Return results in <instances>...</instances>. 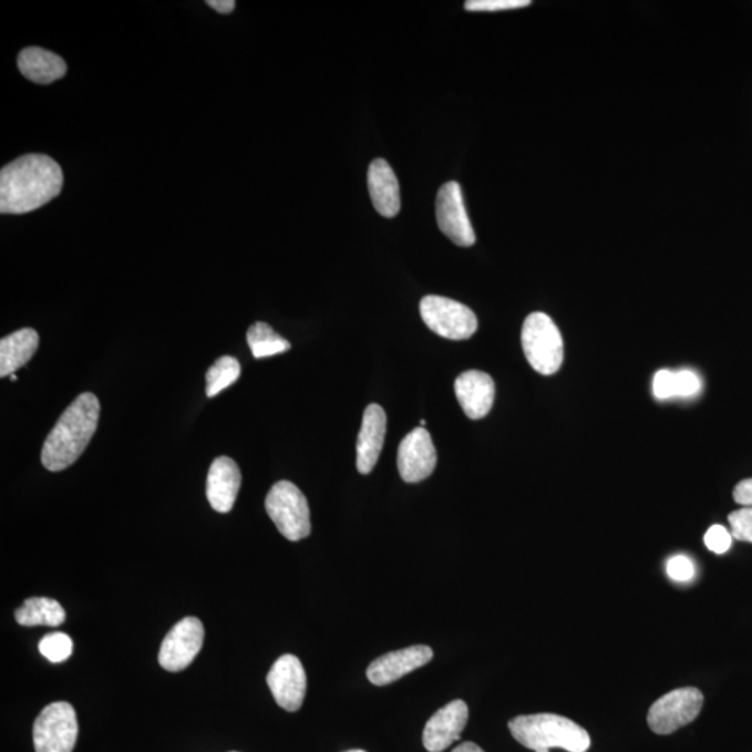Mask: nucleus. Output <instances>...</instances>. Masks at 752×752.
Listing matches in <instances>:
<instances>
[{
    "label": "nucleus",
    "mask_w": 752,
    "mask_h": 752,
    "mask_svg": "<svg viewBox=\"0 0 752 752\" xmlns=\"http://www.w3.org/2000/svg\"><path fill=\"white\" fill-rule=\"evenodd\" d=\"M62 188L63 172L55 159L42 154L21 156L0 172V213H32L56 198Z\"/></svg>",
    "instance_id": "nucleus-1"
},
{
    "label": "nucleus",
    "mask_w": 752,
    "mask_h": 752,
    "mask_svg": "<svg viewBox=\"0 0 752 752\" xmlns=\"http://www.w3.org/2000/svg\"><path fill=\"white\" fill-rule=\"evenodd\" d=\"M101 414L99 398L92 393L80 394L69 405L43 443V467L52 473L62 472L78 462L95 435Z\"/></svg>",
    "instance_id": "nucleus-2"
},
{
    "label": "nucleus",
    "mask_w": 752,
    "mask_h": 752,
    "mask_svg": "<svg viewBox=\"0 0 752 752\" xmlns=\"http://www.w3.org/2000/svg\"><path fill=\"white\" fill-rule=\"evenodd\" d=\"M508 730L518 743L535 752H549L552 749L587 752L591 746L586 729L554 713L514 718L508 722Z\"/></svg>",
    "instance_id": "nucleus-3"
},
{
    "label": "nucleus",
    "mask_w": 752,
    "mask_h": 752,
    "mask_svg": "<svg viewBox=\"0 0 752 752\" xmlns=\"http://www.w3.org/2000/svg\"><path fill=\"white\" fill-rule=\"evenodd\" d=\"M270 521L286 539L301 540L311 534L310 506L307 497L290 481H279L265 501Z\"/></svg>",
    "instance_id": "nucleus-4"
},
{
    "label": "nucleus",
    "mask_w": 752,
    "mask_h": 752,
    "mask_svg": "<svg viewBox=\"0 0 752 752\" xmlns=\"http://www.w3.org/2000/svg\"><path fill=\"white\" fill-rule=\"evenodd\" d=\"M522 344L529 365L543 375H554L562 367L565 349L554 321L544 312H534L523 325Z\"/></svg>",
    "instance_id": "nucleus-5"
},
{
    "label": "nucleus",
    "mask_w": 752,
    "mask_h": 752,
    "mask_svg": "<svg viewBox=\"0 0 752 752\" xmlns=\"http://www.w3.org/2000/svg\"><path fill=\"white\" fill-rule=\"evenodd\" d=\"M78 735V715L63 701L43 708L32 729L35 752H73Z\"/></svg>",
    "instance_id": "nucleus-6"
},
{
    "label": "nucleus",
    "mask_w": 752,
    "mask_h": 752,
    "mask_svg": "<svg viewBox=\"0 0 752 752\" xmlns=\"http://www.w3.org/2000/svg\"><path fill=\"white\" fill-rule=\"evenodd\" d=\"M420 312L426 327L440 337L467 340L478 329V319L467 306L441 296H426L421 300Z\"/></svg>",
    "instance_id": "nucleus-7"
},
{
    "label": "nucleus",
    "mask_w": 752,
    "mask_h": 752,
    "mask_svg": "<svg viewBox=\"0 0 752 752\" xmlns=\"http://www.w3.org/2000/svg\"><path fill=\"white\" fill-rule=\"evenodd\" d=\"M703 705L702 692L696 687H684L668 692L653 702L648 712V724L653 733L667 735L694 722Z\"/></svg>",
    "instance_id": "nucleus-8"
},
{
    "label": "nucleus",
    "mask_w": 752,
    "mask_h": 752,
    "mask_svg": "<svg viewBox=\"0 0 752 752\" xmlns=\"http://www.w3.org/2000/svg\"><path fill=\"white\" fill-rule=\"evenodd\" d=\"M204 626L197 618H186L167 632L159 649V665L167 672L190 667L204 643Z\"/></svg>",
    "instance_id": "nucleus-9"
},
{
    "label": "nucleus",
    "mask_w": 752,
    "mask_h": 752,
    "mask_svg": "<svg viewBox=\"0 0 752 752\" xmlns=\"http://www.w3.org/2000/svg\"><path fill=\"white\" fill-rule=\"evenodd\" d=\"M436 220L443 235L454 245L472 247L475 233L464 207L462 187L456 182L443 184L436 197Z\"/></svg>",
    "instance_id": "nucleus-10"
},
{
    "label": "nucleus",
    "mask_w": 752,
    "mask_h": 752,
    "mask_svg": "<svg viewBox=\"0 0 752 752\" xmlns=\"http://www.w3.org/2000/svg\"><path fill=\"white\" fill-rule=\"evenodd\" d=\"M270 692L280 708L299 711L307 694V674L300 659L284 655L274 663L267 676Z\"/></svg>",
    "instance_id": "nucleus-11"
},
{
    "label": "nucleus",
    "mask_w": 752,
    "mask_h": 752,
    "mask_svg": "<svg viewBox=\"0 0 752 752\" xmlns=\"http://www.w3.org/2000/svg\"><path fill=\"white\" fill-rule=\"evenodd\" d=\"M436 462V449L425 429L411 431L400 443L398 468L405 483L415 484L429 478L434 473Z\"/></svg>",
    "instance_id": "nucleus-12"
},
{
    "label": "nucleus",
    "mask_w": 752,
    "mask_h": 752,
    "mask_svg": "<svg viewBox=\"0 0 752 752\" xmlns=\"http://www.w3.org/2000/svg\"><path fill=\"white\" fill-rule=\"evenodd\" d=\"M434 658V651L429 646H413L400 651L382 655L367 669V678L375 686H388L425 667Z\"/></svg>",
    "instance_id": "nucleus-13"
},
{
    "label": "nucleus",
    "mask_w": 752,
    "mask_h": 752,
    "mask_svg": "<svg viewBox=\"0 0 752 752\" xmlns=\"http://www.w3.org/2000/svg\"><path fill=\"white\" fill-rule=\"evenodd\" d=\"M468 721V707L462 700L449 702L425 724L422 743L426 751L442 752L462 738Z\"/></svg>",
    "instance_id": "nucleus-14"
},
{
    "label": "nucleus",
    "mask_w": 752,
    "mask_h": 752,
    "mask_svg": "<svg viewBox=\"0 0 752 752\" xmlns=\"http://www.w3.org/2000/svg\"><path fill=\"white\" fill-rule=\"evenodd\" d=\"M387 413L380 404H370L362 415L359 440H357V470L370 474L380 459L387 436Z\"/></svg>",
    "instance_id": "nucleus-15"
},
{
    "label": "nucleus",
    "mask_w": 752,
    "mask_h": 752,
    "mask_svg": "<svg viewBox=\"0 0 752 752\" xmlns=\"http://www.w3.org/2000/svg\"><path fill=\"white\" fill-rule=\"evenodd\" d=\"M454 392H456L459 403L468 419H484L494 405L495 383L488 373L481 371L463 372L454 383Z\"/></svg>",
    "instance_id": "nucleus-16"
},
{
    "label": "nucleus",
    "mask_w": 752,
    "mask_h": 752,
    "mask_svg": "<svg viewBox=\"0 0 752 752\" xmlns=\"http://www.w3.org/2000/svg\"><path fill=\"white\" fill-rule=\"evenodd\" d=\"M241 486V473L235 460L222 456L210 464L207 478V497L215 512L229 513L235 506Z\"/></svg>",
    "instance_id": "nucleus-17"
},
{
    "label": "nucleus",
    "mask_w": 752,
    "mask_h": 752,
    "mask_svg": "<svg viewBox=\"0 0 752 752\" xmlns=\"http://www.w3.org/2000/svg\"><path fill=\"white\" fill-rule=\"evenodd\" d=\"M368 190L378 214L394 218L400 213L402 203L398 177L385 159L371 162L368 169Z\"/></svg>",
    "instance_id": "nucleus-18"
},
{
    "label": "nucleus",
    "mask_w": 752,
    "mask_h": 752,
    "mask_svg": "<svg viewBox=\"0 0 752 752\" xmlns=\"http://www.w3.org/2000/svg\"><path fill=\"white\" fill-rule=\"evenodd\" d=\"M18 66L25 79L43 85L63 79L68 72V64L61 56L35 47L20 52Z\"/></svg>",
    "instance_id": "nucleus-19"
},
{
    "label": "nucleus",
    "mask_w": 752,
    "mask_h": 752,
    "mask_svg": "<svg viewBox=\"0 0 752 752\" xmlns=\"http://www.w3.org/2000/svg\"><path fill=\"white\" fill-rule=\"evenodd\" d=\"M40 337L35 329L24 328L0 340V378L13 375L37 353Z\"/></svg>",
    "instance_id": "nucleus-20"
},
{
    "label": "nucleus",
    "mask_w": 752,
    "mask_h": 752,
    "mask_svg": "<svg viewBox=\"0 0 752 752\" xmlns=\"http://www.w3.org/2000/svg\"><path fill=\"white\" fill-rule=\"evenodd\" d=\"M14 618L24 627H58L66 620V612L55 599L30 598L16 610Z\"/></svg>",
    "instance_id": "nucleus-21"
},
{
    "label": "nucleus",
    "mask_w": 752,
    "mask_h": 752,
    "mask_svg": "<svg viewBox=\"0 0 752 752\" xmlns=\"http://www.w3.org/2000/svg\"><path fill=\"white\" fill-rule=\"evenodd\" d=\"M247 342L256 359L285 353L290 349L289 340L281 338L265 322H256L248 329Z\"/></svg>",
    "instance_id": "nucleus-22"
},
{
    "label": "nucleus",
    "mask_w": 752,
    "mask_h": 752,
    "mask_svg": "<svg viewBox=\"0 0 752 752\" xmlns=\"http://www.w3.org/2000/svg\"><path fill=\"white\" fill-rule=\"evenodd\" d=\"M241 373L240 362L231 356L220 357L219 360L215 361V364L209 368L205 380H207V392L208 398H215L226 388H229L239 380Z\"/></svg>",
    "instance_id": "nucleus-23"
},
{
    "label": "nucleus",
    "mask_w": 752,
    "mask_h": 752,
    "mask_svg": "<svg viewBox=\"0 0 752 752\" xmlns=\"http://www.w3.org/2000/svg\"><path fill=\"white\" fill-rule=\"evenodd\" d=\"M40 652L52 663L68 661L73 653V640L66 632H51L40 641Z\"/></svg>",
    "instance_id": "nucleus-24"
},
{
    "label": "nucleus",
    "mask_w": 752,
    "mask_h": 752,
    "mask_svg": "<svg viewBox=\"0 0 752 752\" xmlns=\"http://www.w3.org/2000/svg\"><path fill=\"white\" fill-rule=\"evenodd\" d=\"M732 537L752 544V507L739 508L729 514Z\"/></svg>",
    "instance_id": "nucleus-25"
},
{
    "label": "nucleus",
    "mask_w": 752,
    "mask_h": 752,
    "mask_svg": "<svg viewBox=\"0 0 752 752\" xmlns=\"http://www.w3.org/2000/svg\"><path fill=\"white\" fill-rule=\"evenodd\" d=\"M532 4L529 0H468L465 9L470 12H502V10L522 9Z\"/></svg>",
    "instance_id": "nucleus-26"
},
{
    "label": "nucleus",
    "mask_w": 752,
    "mask_h": 752,
    "mask_svg": "<svg viewBox=\"0 0 752 752\" xmlns=\"http://www.w3.org/2000/svg\"><path fill=\"white\" fill-rule=\"evenodd\" d=\"M676 398H694L701 392L702 382L696 372L681 370L674 372Z\"/></svg>",
    "instance_id": "nucleus-27"
},
{
    "label": "nucleus",
    "mask_w": 752,
    "mask_h": 752,
    "mask_svg": "<svg viewBox=\"0 0 752 752\" xmlns=\"http://www.w3.org/2000/svg\"><path fill=\"white\" fill-rule=\"evenodd\" d=\"M667 573L673 581L687 583L692 580L696 575L694 563L684 555L673 556L672 559L668 562Z\"/></svg>",
    "instance_id": "nucleus-28"
},
{
    "label": "nucleus",
    "mask_w": 752,
    "mask_h": 752,
    "mask_svg": "<svg viewBox=\"0 0 752 752\" xmlns=\"http://www.w3.org/2000/svg\"><path fill=\"white\" fill-rule=\"evenodd\" d=\"M703 540H705L707 548L713 552V554L723 555L732 546L733 537L732 533L728 532L723 526H712L708 529Z\"/></svg>",
    "instance_id": "nucleus-29"
},
{
    "label": "nucleus",
    "mask_w": 752,
    "mask_h": 752,
    "mask_svg": "<svg viewBox=\"0 0 752 752\" xmlns=\"http://www.w3.org/2000/svg\"><path fill=\"white\" fill-rule=\"evenodd\" d=\"M652 389L655 398L659 400L676 398L674 372L661 370L655 373Z\"/></svg>",
    "instance_id": "nucleus-30"
},
{
    "label": "nucleus",
    "mask_w": 752,
    "mask_h": 752,
    "mask_svg": "<svg viewBox=\"0 0 752 752\" xmlns=\"http://www.w3.org/2000/svg\"><path fill=\"white\" fill-rule=\"evenodd\" d=\"M735 503L743 507H752V478L741 481L733 492Z\"/></svg>",
    "instance_id": "nucleus-31"
},
{
    "label": "nucleus",
    "mask_w": 752,
    "mask_h": 752,
    "mask_svg": "<svg viewBox=\"0 0 752 752\" xmlns=\"http://www.w3.org/2000/svg\"><path fill=\"white\" fill-rule=\"evenodd\" d=\"M207 4L222 14H229L236 8V2L233 0H208Z\"/></svg>",
    "instance_id": "nucleus-32"
},
{
    "label": "nucleus",
    "mask_w": 752,
    "mask_h": 752,
    "mask_svg": "<svg viewBox=\"0 0 752 752\" xmlns=\"http://www.w3.org/2000/svg\"><path fill=\"white\" fill-rule=\"evenodd\" d=\"M452 752H485L480 745L474 743H464L456 746Z\"/></svg>",
    "instance_id": "nucleus-33"
},
{
    "label": "nucleus",
    "mask_w": 752,
    "mask_h": 752,
    "mask_svg": "<svg viewBox=\"0 0 752 752\" xmlns=\"http://www.w3.org/2000/svg\"><path fill=\"white\" fill-rule=\"evenodd\" d=\"M10 381H13V382L18 381V377H16V373H13V375H10Z\"/></svg>",
    "instance_id": "nucleus-34"
},
{
    "label": "nucleus",
    "mask_w": 752,
    "mask_h": 752,
    "mask_svg": "<svg viewBox=\"0 0 752 752\" xmlns=\"http://www.w3.org/2000/svg\"><path fill=\"white\" fill-rule=\"evenodd\" d=\"M425 424H426L425 420H422L421 421V429H424Z\"/></svg>",
    "instance_id": "nucleus-35"
},
{
    "label": "nucleus",
    "mask_w": 752,
    "mask_h": 752,
    "mask_svg": "<svg viewBox=\"0 0 752 752\" xmlns=\"http://www.w3.org/2000/svg\"><path fill=\"white\" fill-rule=\"evenodd\" d=\"M346 752H367L364 750H351V751H346Z\"/></svg>",
    "instance_id": "nucleus-36"
}]
</instances>
